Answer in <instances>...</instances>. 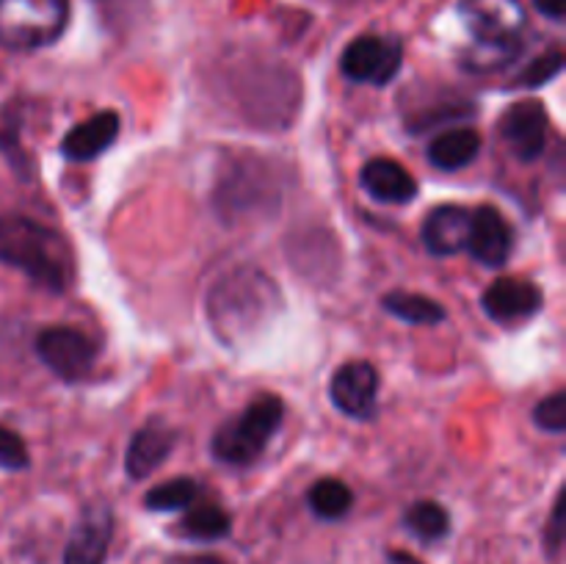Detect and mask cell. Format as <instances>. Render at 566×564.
<instances>
[{"instance_id":"6da1fadb","label":"cell","mask_w":566,"mask_h":564,"mask_svg":"<svg viewBox=\"0 0 566 564\" xmlns=\"http://www.w3.org/2000/svg\"><path fill=\"white\" fill-rule=\"evenodd\" d=\"M282 293L265 271L238 265L210 285L208 318L216 335L230 346L247 343L280 313Z\"/></svg>"},{"instance_id":"7a4b0ae2","label":"cell","mask_w":566,"mask_h":564,"mask_svg":"<svg viewBox=\"0 0 566 564\" xmlns=\"http://www.w3.org/2000/svg\"><path fill=\"white\" fill-rule=\"evenodd\" d=\"M0 263L22 271L33 285L50 293H64L75 282L70 241L28 216H0Z\"/></svg>"},{"instance_id":"3957f363","label":"cell","mask_w":566,"mask_h":564,"mask_svg":"<svg viewBox=\"0 0 566 564\" xmlns=\"http://www.w3.org/2000/svg\"><path fill=\"white\" fill-rule=\"evenodd\" d=\"M282 415H285V404L276 396L254 398L238 418L219 426L210 440V453L224 464L247 468L254 459L263 457L271 437L282 426Z\"/></svg>"},{"instance_id":"277c9868","label":"cell","mask_w":566,"mask_h":564,"mask_svg":"<svg viewBox=\"0 0 566 564\" xmlns=\"http://www.w3.org/2000/svg\"><path fill=\"white\" fill-rule=\"evenodd\" d=\"M70 25V0H0V44L42 50L59 42Z\"/></svg>"},{"instance_id":"5b68a950","label":"cell","mask_w":566,"mask_h":564,"mask_svg":"<svg viewBox=\"0 0 566 564\" xmlns=\"http://www.w3.org/2000/svg\"><path fill=\"white\" fill-rule=\"evenodd\" d=\"M459 17L468 25L473 44L523 48L528 14L523 0H462Z\"/></svg>"},{"instance_id":"8992f818","label":"cell","mask_w":566,"mask_h":564,"mask_svg":"<svg viewBox=\"0 0 566 564\" xmlns=\"http://www.w3.org/2000/svg\"><path fill=\"white\" fill-rule=\"evenodd\" d=\"M33 352L59 379L77 382L94 368L99 346L75 326H44L33 341Z\"/></svg>"},{"instance_id":"52a82bcc","label":"cell","mask_w":566,"mask_h":564,"mask_svg":"<svg viewBox=\"0 0 566 564\" xmlns=\"http://www.w3.org/2000/svg\"><path fill=\"white\" fill-rule=\"evenodd\" d=\"M403 64V44L398 36L363 33L340 55V70L348 81L387 86Z\"/></svg>"},{"instance_id":"ba28073f","label":"cell","mask_w":566,"mask_h":564,"mask_svg":"<svg viewBox=\"0 0 566 564\" xmlns=\"http://www.w3.org/2000/svg\"><path fill=\"white\" fill-rule=\"evenodd\" d=\"M329 396L332 404L348 418H374L376 401H379V374L368 359H352L335 370Z\"/></svg>"},{"instance_id":"9c48e42d","label":"cell","mask_w":566,"mask_h":564,"mask_svg":"<svg viewBox=\"0 0 566 564\" xmlns=\"http://www.w3.org/2000/svg\"><path fill=\"white\" fill-rule=\"evenodd\" d=\"M503 142L525 164L539 158L547 147V111L539 100H520L509 105L497 122Z\"/></svg>"},{"instance_id":"30bf717a","label":"cell","mask_w":566,"mask_h":564,"mask_svg":"<svg viewBox=\"0 0 566 564\" xmlns=\"http://www.w3.org/2000/svg\"><path fill=\"white\" fill-rule=\"evenodd\" d=\"M111 536H114V512L108 503H92L81 512L64 551V564H105Z\"/></svg>"},{"instance_id":"8fae6325","label":"cell","mask_w":566,"mask_h":564,"mask_svg":"<svg viewBox=\"0 0 566 564\" xmlns=\"http://www.w3.org/2000/svg\"><path fill=\"white\" fill-rule=\"evenodd\" d=\"M468 249L479 263L501 269L514 252V227L509 224L501 210L492 208V205H481L470 219Z\"/></svg>"},{"instance_id":"7c38bea8","label":"cell","mask_w":566,"mask_h":564,"mask_svg":"<svg viewBox=\"0 0 566 564\" xmlns=\"http://www.w3.org/2000/svg\"><path fill=\"white\" fill-rule=\"evenodd\" d=\"M545 304L539 285L531 280H517V276H503L492 282L481 296V307L497 324H517V321L536 315Z\"/></svg>"},{"instance_id":"4fadbf2b","label":"cell","mask_w":566,"mask_h":564,"mask_svg":"<svg viewBox=\"0 0 566 564\" xmlns=\"http://www.w3.org/2000/svg\"><path fill=\"white\" fill-rule=\"evenodd\" d=\"M470 213L462 205H440L431 210L423 221V243L437 258H453L468 249L470 238Z\"/></svg>"},{"instance_id":"5bb4252c","label":"cell","mask_w":566,"mask_h":564,"mask_svg":"<svg viewBox=\"0 0 566 564\" xmlns=\"http://www.w3.org/2000/svg\"><path fill=\"white\" fill-rule=\"evenodd\" d=\"M175 429L166 426L164 420L155 418L144 424L136 435L130 437V446L125 453V468L130 479H147L153 476L160 464L169 459L171 448H175Z\"/></svg>"},{"instance_id":"9a60e30c","label":"cell","mask_w":566,"mask_h":564,"mask_svg":"<svg viewBox=\"0 0 566 564\" xmlns=\"http://www.w3.org/2000/svg\"><path fill=\"white\" fill-rule=\"evenodd\" d=\"M119 136V114L116 111H99V114L88 116L86 122L72 127L64 138H61V155L66 160H94L111 147Z\"/></svg>"},{"instance_id":"2e32d148","label":"cell","mask_w":566,"mask_h":564,"mask_svg":"<svg viewBox=\"0 0 566 564\" xmlns=\"http://www.w3.org/2000/svg\"><path fill=\"white\" fill-rule=\"evenodd\" d=\"M359 182L374 199L387 205H407L418 197V182L392 158H374L359 171Z\"/></svg>"},{"instance_id":"e0dca14e","label":"cell","mask_w":566,"mask_h":564,"mask_svg":"<svg viewBox=\"0 0 566 564\" xmlns=\"http://www.w3.org/2000/svg\"><path fill=\"white\" fill-rule=\"evenodd\" d=\"M481 153V136L473 127H453L429 144V160L442 171H459Z\"/></svg>"},{"instance_id":"ac0fdd59","label":"cell","mask_w":566,"mask_h":564,"mask_svg":"<svg viewBox=\"0 0 566 564\" xmlns=\"http://www.w3.org/2000/svg\"><path fill=\"white\" fill-rule=\"evenodd\" d=\"M381 307L390 315H396L403 324L415 326H434L446 321V307L434 299L423 296V293H409V291H392L381 296Z\"/></svg>"},{"instance_id":"d6986e66","label":"cell","mask_w":566,"mask_h":564,"mask_svg":"<svg viewBox=\"0 0 566 564\" xmlns=\"http://www.w3.org/2000/svg\"><path fill=\"white\" fill-rule=\"evenodd\" d=\"M177 531L188 540L199 542H213L221 540L232 531V518L219 506V503H197L193 501L188 506V512L182 514V520L177 523Z\"/></svg>"},{"instance_id":"ffe728a7","label":"cell","mask_w":566,"mask_h":564,"mask_svg":"<svg viewBox=\"0 0 566 564\" xmlns=\"http://www.w3.org/2000/svg\"><path fill=\"white\" fill-rule=\"evenodd\" d=\"M307 503L321 520H343L354 506V492L340 479H318L307 492Z\"/></svg>"},{"instance_id":"44dd1931","label":"cell","mask_w":566,"mask_h":564,"mask_svg":"<svg viewBox=\"0 0 566 564\" xmlns=\"http://www.w3.org/2000/svg\"><path fill=\"white\" fill-rule=\"evenodd\" d=\"M403 523L423 542H437L451 531V514L437 501H418L407 509Z\"/></svg>"},{"instance_id":"7402d4cb","label":"cell","mask_w":566,"mask_h":564,"mask_svg":"<svg viewBox=\"0 0 566 564\" xmlns=\"http://www.w3.org/2000/svg\"><path fill=\"white\" fill-rule=\"evenodd\" d=\"M199 495V484L188 476H177V479L164 481V484L153 487V490L144 495V506L153 509V512H180L188 509Z\"/></svg>"},{"instance_id":"603a6c76","label":"cell","mask_w":566,"mask_h":564,"mask_svg":"<svg viewBox=\"0 0 566 564\" xmlns=\"http://www.w3.org/2000/svg\"><path fill=\"white\" fill-rule=\"evenodd\" d=\"M523 48H497V44H470L462 53V66L475 75H490L501 66L512 64Z\"/></svg>"},{"instance_id":"cb8c5ba5","label":"cell","mask_w":566,"mask_h":564,"mask_svg":"<svg viewBox=\"0 0 566 564\" xmlns=\"http://www.w3.org/2000/svg\"><path fill=\"white\" fill-rule=\"evenodd\" d=\"M562 70H564V53L558 48H553L547 50V53L536 55V59L520 72L514 83L525 88H539V86H547L551 81H556V77L562 75Z\"/></svg>"},{"instance_id":"d4e9b609","label":"cell","mask_w":566,"mask_h":564,"mask_svg":"<svg viewBox=\"0 0 566 564\" xmlns=\"http://www.w3.org/2000/svg\"><path fill=\"white\" fill-rule=\"evenodd\" d=\"M534 424L551 435H564L566 431V393L556 390L553 396L542 398L534 407Z\"/></svg>"},{"instance_id":"484cf974","label":"cell","mask_w":566,"mask_h":564,"mask_svg":"<svg viewBox=\"0 0 566 564\" xmlns=\"http://www.w3.org/2000/svg\"><path fill=\"white\" fill-rule=\"evenodd\" d=\"M31 464V453L22 437L9 426H0V470H25Z\"/></svg>"},{"instance_id":"4316f807","label":"cell","mask_w":566,"mask_h":564,"mask_svg":"<svg viewBox=\"0 0 566 564\" xmlns=\"http://www.w3.org/2000/svg\"><path fill=\"white\" fill-rule=\"evenodd\" d=\"M545 540H547V545H551L553 553L558 551V545H562V540H564V492L558 495L556 509H553L551 529L545 531Z\"/></svg>"},{"instance_id":"83f0119b","label":"cell","mask_w":566,"mask_h":564,"mask_svg":"<svg viewBox=\"0 0 566 564\" xmlns=\"http://www.w3.org/2000/svg\"><path fill=\"white\" fill-rule=\"evenodd\" d=\"M536 11L553 22H562L566 14V0H534Z\"/></svg>"},{"instance_id":"f1b7e54d","label":"cell","mask_w":566,"mask_h":564,"mask_svg":"<svg viewBox=\"0 0 566 564\" xmlns=\"http://www.w3.org/2000/svg\"><path fill=\"white\" fill-rule=\"evenodd\" d=\"M387 558H390V564H423V562H418V558L409 556V553H403V551L387 553Z\"/></svg>"},{"instance_id":"f546056e","label":"cell","mask_w":566,"mask_h":564,"mask_svg":"<svg viewBox=\"0 0 566 564\" xmlns=\"http://www.w3.org/2000/svg\"><path fill=\"white\" fill-rule=\"evenodd\" d=\"M188 564H227V562L219 556H193Z\"/></svg>"}]
</instances>
